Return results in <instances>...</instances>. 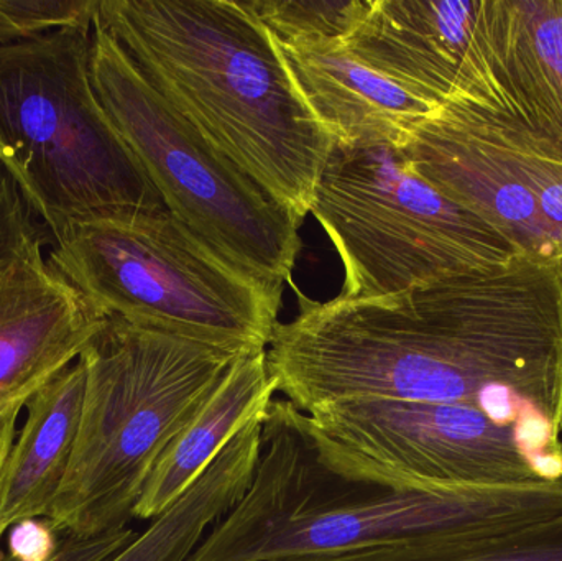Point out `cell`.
I'll list each match as a JSON object with an SVG mask.
<instances>
[{
    "label": "cell",
    "mask_w": 562,
    "mask_h": 561,
    "mask_svg": "<svg viewBox=\"0 0 562 561\" xmlns=\"http://www.w3.org/2000/svg\"><path fill=\"white\" fill-rule=\"evenodd\" d=\"M344 43L432 104L475 102L514 117L492 45L488 0H370Z\"/></svg>",
    "instance_id": "cell-10"
},
{
    "label": "cell",
    "mask_w": 562,
    "mask_h": 561,
    "mask_svg": "<svg viewBox=\"0 0 562 561\" xmlns=\"http://www.w3.org/2000/svg\"><path fill=\"white\" fill-rule=\"evenodd\" d=\"M135 537L137 534L128 526L111 530L102 536L91 537V539L63 536L58 553L52 561H109L115 553L127 547ZM0 561L16 560L10 556H3Z\"/></svg>",
    "instance_id": "cell-22"
},
{
    "label": "cell",
    "mask_w": 562,
    "mask_h": 561,
    "mask_svg": "<svg viewBox=\"0 0 562 561\" xmlns=\"http://www.w3.org/2000/svg\"><path fill=\"white\" fill-rule=\"evenodd\" d=\"M86 371L72 362L26 401V420L0 473V537L26 519L48 517L71 464Z\"/></svg>",
    "instance_id": "cell-15"
},
{
    "label": "cell",
    "mask_w": 562,
    "mask_h": 561,
    "mask_svg": "<svg viewBox=\"0 0 562 561\" xmlns=\"http://www.w3.org/2000/svg\"><path fill=\"white\" fill-rule=\"evenodd\" d=\"M396 150L415 173L487 221L521 254H562V161L507 112L446 102Z\"/></svg>",
    "instance_id": "cell-9"
},
{
    "label": "cell",
    "mask_w": 562,
    "mask_h": 561,
    "mask_svg": "<svg viewBox=\"0 0 562 561\" xmlns=\"http://www.w3.org/2000/svg\"><path fill=\"white\" fill-rule=\"evenodd\" d=\"M99 0H0V46L58 30H94Z\"/></svg>",
    "instance_id": "cell-19"
},
{
    "label": "cell",
    "mask_w": 562,
    "mask_h": 561,
    "mask_svg": "<svg viewBox=\"0 0 562 561\" xmlns=\"http://www.w3.org/2000/svg\"><path fill=\"white\" fill-rule=\"evenodd\" d=\"M101 25L165 101L303 221L334 141L279 43L236 0H99Z\"/></svg>",
    "instance_id": "cell-1"
},
{
    "label": "cell",
    "mask_w": 562,
    "mask_h": 561,
    "mask_svg": "<svg viewBox=\"0 0 562 561\" xmlns=\"http://www.w3.org/2000/svg\"><path fill=\"white\" fill-rule=\"evenodd\" d=\"M30 397H20L0 405V473L16 438V422ZM2 539V537H0ZM3 553L0 552V560Z\"/></svg>",
    "instance_id": "cell-23"
},
{
    "label": "cell",
    "mask_w": 562,
    "mask_h": 561,
    "mask_svg": "<svg viewBox=\"0 0 562 561\" xmlns=\"http://www.w3.org/2000/svg\"><path fill=\"white\" fill-rule=\"evenodd\" d=\"M294 418L316 460L352 483L445 493L544 481L520 424H501L471 405L357 397L294 407Z\"/></svg>",
    "instance_id": "cell-8"
},
{
    "label": "cell",
    "mask_w": 562,
    "mask_h": 561,
    "mask_svg": "<svg viewBox=\"0 0 562 561\" xmlns=\"http://www.w3.org/2000/svg\"><path fill=\"white\" fill-rule=\"evenodd\" d=\"M240 356L109 318L79 356L78 440L46 517L56 532L127 527L165 448Z\"/></svg>",
    "instance_id": "cell-3"
},
{
    "label": "cell",
    "mask_w": 562,
    "mask_h": 561,
    "mask_svg": "<svg viewBox=\"0 0 562 561\" xmlns=\"http://www.w3.org/2000/svg\"><path fill=\"white\" fill-rule=\"evenodd\" d=\"M46 263L105 318L234 355L267 351L284 287L227 260L168 211L88 217Z\"/></svg>",
    "instance_id": "cell-4"
},
{
    "label": "cell",
    "mask_w": 562,
    "mask_h": 561,
    "mask_svg": "<svg viewBox=\"0 0 562 561\" xmlns=\"http://www.w3.org/2000/svg\"><path fill=\"white\" fill-rule=\"evenodd\" d=\"M562 514V476L445 493H396L342 480L314 457L276 399L243 500L188 561H277L336 556L418 537L501 536Z\"/></svg>",
    "instance_id": "cell-2"
},
{
    "label": "cell",
    "mask_w": 562,
    "mask_h": 561,
    "mask_svg": "<svg viewBox=\"0 0 562 561\" xmlns=\"http://www.w3.org/2000/svg\"><path fill=\"white\" fill-rule=\"evenodd\" d=\"M52 234L36 221L22 190L0 161V272L23 260L40 259Z\"/></svg>",
    "instance_id": "cell-20"
},
{
    "label": "cell",
    "mask_w": 562,
    "mask_h": 561,
    "mask_svg": "<svg viewBox=\"0 0 562 561\" xmlns=\"http://www.w3.org/2000/svg\"><path fill=\"white\" fill-rule=\"evenodd\" d=\"M276 395L267 351L236 359L165 448L135 506L134 519L154 520L177 503L246 425L269 415Z\"/></svg>",
    "instance_id": "cell-14"
},
{
    "label": "cell",
    "mask_w": 562,
    "mask_h": 561,
    "mask_svg": "<svg viewBox=\"0 0 562 561\" xmlns=\"http://www.w3.org/2000/svg\"><path fill=\"white\" fill-rule=\"evenodd\" d=\"M91 78L168 213L257 279L291 282L303 221L184 121L98 23Z\"/></svg>",
    "instance_id": "cell-7"
},
{
    "label": "cell",
    "mask_w": 562,
    "mask_h": 561,
    "mask_svg": "<svg viewBox=\"0 0 562 561\" xmlns=\"http://www.w3.org/2000/svg\"><path fill=\"white\" fill-rule=\"evenodd\" d=\"M109 318L40 259L0 272V405L78 361Z\"/></svg>",
    "instance_id": "cell-11"
},
{
    "label": "cell",
    "mask_w": 562,
    "mask_h": 561,
    "mask_svg": "<svg viewBox=\"0 0 562 561\" xmlns=\"http://www.w3.org/2000/svg\"><path fill=\"white\" fill-rule=\"evenodd\" d=\"M58 536L46 517L22 520L10 527L7 556L16 561H52L61 546Z\"/></svg>",
    "instance_id": "cell-21"
},
{
    "label": "cell",
    "mask_w": 562,
    "mask_h": 561,
    "mask_svg": "<svg viewBox=\"0 0 562 561\" xmlns=\"http://www.w3.org/2000/svg\"><path fill=\"white\" fill-rule=\"evenodd\" d=\"M310 214L342 262L340 299L400 295L521 254L423 180L392 145L334 144Z\"/></svg>",
    "instance_id": "cell-6"
},
{
    "label": "cell",
    "mask_w": 562,
    "mask_h": 561,
    "mask_svg": "<svg viewBox=\"0 0 562 561\" xmlns=\"http://www.w3.org/2000/svg\"><path fill=\"white\" fill-rule=\"evenodd\" d=\"M488 20L514 117L562 161V0H488Z\"/></svg>",
    "instance_id": "cell-13"
},
{
    "label": "cell",
    "mask_w": 562,
    "mask_h": 561,
    "mask_svg": "<svg viewBox=\"0 0 562 561\" xmlns=\"http://www.w3.org/2000/svg\"><path fill=\"white\" fill-rule=\"evenodd\" d=\"M277 43L301 98L334 144L400 147L439 108L360 61L344 38Z\"/></svg>",
    "instance_id": "cell-12"
},
{
    "label": "cell",
    "mask_w": 562,
    "mask_h": 561,
    "mask_svg": "<svg viewBox=\"0 0 562 561\" xmlns=\"http://www.w3.org/2000/svg\"><path fill=\"white\" fill-rule=\"evenodd\" d=\"M558 262H560L561 276H562V254L558 257Z\"/></svg>",
    "instance_id": "cell-24"
},
{
    "label": "cell",
    "mask_w": 562,
    "mask_h": 561,
    "mask_svg": "<svg viewBox=\"0 0 562 561\" xmlns=\"http://www.w3.org/2000/svg\"><path fill=\"white\" fill-rule=\"evenodd\" d=\"M386 561H562V514L501 536L419 537Z\"/></svg>",
    "instance_id": "cell-17"
},
{
    "label": "cell",
    "mask_w": 562,
    "mask_h": 561,
    "mask_svg": "<svg viewBox=\"0 0 562 561\" xmlns=\"http://www.w3.org/2000/svg\"><path fill=\"white\" fill-rule=\"evenodd\" d=\"M277 42L329 36L347 38L370 0H247Z\"/></svg>",
    "instance_id": "cell-18"
},
{
    "label": "cell",
    "mask_w": 562,
    "mask_h": 561,
    "mask_svg": "<svg viewBox=\"0 0 562 561\" xmlns=\"http://www.w3.org/2000/svg\"><path fill=\"white\" fill-rule=\"evenodd\" d=\"M91 48L79 29L0 46V161L52 239L88 217L168 211L95 94Z\"/></svg>",
    "instance_id": "cell-5"
},
{
    "label": "cell",
    "mask_w": 562,
    "mask_h": 561,
    "mask_svg": "<svg viewBox=\"0 0 562 561\" xmlns=\"http://www.w3.org/2000/svg\"><path fill=\"white\" fill-rule=\"evenodd\" d=\"M266 417L243 428L196 483L109 561H188L252 483Z\"/></svg>",
    "instance_id": "cell-16"
}]
</instances>
